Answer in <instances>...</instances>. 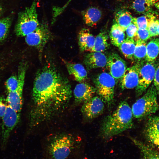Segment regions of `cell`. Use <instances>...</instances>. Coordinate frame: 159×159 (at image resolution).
Instances as JSON below:
<instances>
[{
    "label": "cell",
    "mask_w": 159,
    "mask_h": 159,
    "mask_svg": "<svg viewBox=\"0 0 159 159\" xmlns=\"http://www.w3.org/2000/svg\"><path fill=\"white\" fill-rule=\"evenodd\" d=\"M138 29L136 25L132 23L126 29L125 31L127 37L133 38L137 35Z\"/></svg>",
    "instance_id": "cell-33"
},
{
    "label": "cell",
    "mask_w": 159,
    "mask_h": 159,
    "mask_svg": "<svg viewBox=\"0 0 159 159\" xmlns=\"http://www.w3.org/2000/svg\"><path fill=\"white\" fill-rule=\"evenodd\" d=\"M95 37L89 30L83 28L80 30L78 35V42L81 51L91 52L93 48Z\"/></svg>",
    "instance_id": "cell-17"
},
{
    "label": "cell",
    "mask_w": 159,
    "mask_h": 159,
    "mask_svg": "<svg viewBox=\"0 0 159 159\" xmlns=\"http://www.w3.org/2000/svg\"><path fill=\"white\" fill-rule=\"evenodd\" d=\"M151 37L147 29H138L136 37V40H140L146 42Z\"/></svg>",
    "instance_id": "cell-32"
},
{
    "label": "cell",
    "mask_w": 159,
    "mask_h": 159,
    "mask_svg": "<svg viewBox=\"0 0 159 159\" xmlns=\"http://www.w3.org/2000/svg\"><path fill=\"white\" fill-rule=\"evenodd\" d=\"M106 66L109 74L115 80H120L127 68L125 61L115 53H111L107 57Z\"/></svg>",
    "instance_id": "cell-12"
},
{
    "label": "cell",
    "mask_w": 159,
    "mask_h": 159,
    "mask_svg": "<svg viewBox=\"0 0 159 159\" xmlns=\"http://www.w3.org/2000/svg\"><path fill=\"white\" fill-rule=\"evenodd\" d=\"M7 103L3 96H0V119H1L6 109Z\"/></svg>",
    "instance_id": "cell-34"
},
{
    "label": "cell",
    "mask_w": 159,
    "mask_h": 159,
    "mask_svg": "<svg viewBox=\"0 0 159 159\" xmlns=\"http://www.w3.org/2000/svg\"><path fill=\"white\" fill-rule=\"evenodd\" d=\"M158 35H159V20H158Z\"/></svg>",
    "instance_id": "cell-38"
},
{
    "label": "cell",
    "mask_w": 159,
    "mask_h": 159,
    "mask_svg": "<svg viewBox=\"0 0 159 159\" xmlns=\"http://www.w3.org/2000/svg\"><path fill=\"white\" fill-rule=\"evenodd\" d=\"M36 7L37 2L34 0L30 6L19 13L15 27V32L17 36H26L39 25Z\"/></svg>",
    "instance_id": "cell-5"
},
{
    "label": "cell",
    "mask_w": 159,
    "mask_h": 159,
    "mask_svg": "<svg viewBox=\"0 0 159 159\" xmlns=\"http://www.w3.org/2000/svg\"><path fill=\"white\" fill-rule=\"evenodd\" d=\"M159 0H135L132 2V8L136 12L143 14L147 17H152L151 8Z\"/></svg>",
    "instance_id": "cell-20"
},
{
    "label": "cell",
    "mask_w": 159,
    "mask_h": 159,
    "mask_svg": "<svg viewBox=\"0 0 159 159\" xmlns=\"http://www.w3.org/2000/svg\"><path fill=\"white\" fill-rule=\"evenodd\" d=\"M139 62L127 68L123 76L120 80V85L122 90L136 87L139 82Z\"/></svg>",
    "instance_id": "cell-14"
},
{
    "label": "cell",
    "mask_w": 159,
    "mask_h": 159,
    "mask_svg": "<svg viewBox=\"0 0 159 159\" xmlns=\"http://www.w3.org/2000/svg\"><path fill=\"white\" fill-rule=\"evenodd\" d=\"M135 144L139 149L141 159H159V152L141 141L131 138Z\"/></svg>",
    "instance_id": "cell-21"
},
{
    "label": "cell",
    "mask_w": 159,
    "mask_h": 159,
    "mask_svg": "<svg viewBox=\"0 0 159 159\" xmlns=\"http://www.w3.org/2000/svg\"><path fill=\"white\" fill-rule=\"evenodd\" d=\"M133 17L127 11H121L115 15V23L117 24L125 32L128 26L132 22Z\"/></svg>",
    "instance_id": "cell-26"
},
{
    "label": "cell",
    "mask_w": 159,
    "mask_h": 159,
    "mask_svg": "<svg viewBox=\"0 0 159 159\" xmlns=\"http://www.w3.org/2000/svg\"><path fill=\"white\" fill-rule=\"evenodd\" d=\"M157 95L156 90L152 85L144 95L133 104L131 109L133 116L140 119L156 112L159 108Z\"/></svg>",
    "instance_id": "cell-4"
},
{
    "label": "cell",
    "mask_w": 159,
    "mask_h": 159,
    "mask_svg": "<svg viewBox=\"0 0 159 159\" xmlns=\"http://www.w3.org/2000/svg\"><path fill=\"white\" fill-rule=\"evenodd\" d=\"M131 108L125 100L104 119L100 128L102 136L107 139L131 128L133 125Z\"/></svg>",
    "instance_id": "cell-2"
},
{
    "label": "cell",
    "mask_w": 159,
    "mask_h": 159,
    "mask_svg": "<svg viewBox=\"0 0 159 159\" xmlns=\"http://www.w3.org/2000/svg\"><path fill=\"white\" fill-rule=\"evenodd\" d=\"M83 18L86 24L93 27L100 20L102 13L98 8L93 6L88 8L83 12Z\"/></svg>",
    "instance_id": "cell-19"
},
{
    "label": "cell",
    "mask_w": 159,
    "mask_h": 159,
    "mask_svg": "<svg viewBox=\"0 0 159 159\" xmlns=\"http://www.w3.org/2000/svg\"><path fill=\"white\" fill-rule=\"evenodd\" d=\"M159 54V38H155L150 41L146 45L145 61L154 62Z\"/></svg>",
    "instance_id": "cell-24"
},
{
    "label": "cell",
    "mask_w": 159,
    "mask_h": 159,
    "mask_svg": "<svg viewBox=\"0 0 159 159\" xmlns=\"http://www.w3.org/2000/svg\"><path fill=\"white\" fill-rule=\"evenodd\" d=\"M96 92L95 87L91 85L79 83L76 86L73 91L75 101L77 103H84L93 97Z\"/></svg>",
    "instance_id": "cell-15"
},
{
    "label": "cell",
    "mask_w": 159,
    "mask_h": 159,
    "mask_svg": "<svg viewBox=\"0 0 159 159\" xmlns=\"http://www.w3.org/2000/svg\"><path fill=\"white\" fill-rule=\"evenodd\" d=\"M125 31L116 24L111 27L109 36L112 44L119 47L125 39Z\"/></svg>",
    "instance_id": "cell-23"
},
{
    "label": "cell",
    "mask_w": 159,
    "mask_h": 159,
    "mask_svg": "<svg viewBox=\"0 0 159 159\" xmlns=\"http://www.w3.org/2000/svg\"><path fill=\"white\" fill-rule=\"evenodd\" d=\"M136 42L133 38L127 37L119 47L121 52L127 59L134 60V53Z\"/></svg>",
    "instance_id": "cell-22"
},
{
    "label": "cell",
    "mask_w": 159,
    "mask_h": 159,
    "mask_svg": "<svg viewBox=\"0 0 159 159\" xmlns=\"http://www.w3.org/2000/svg\"><path fill=\"white\" fill-rule=\"evenodd\" d=\"M140 63L139 82L135 88L137 97L140 96L149 87L154 79L157 64L153 62L143 61Z\"/></svg>",
    "instance_id": "cell-7"
},
{
    "label": "cell",
    "mask_w": 159,
    "mask_h": 159,
    "mask_svg": "<svg viewBox=\"0 0 159 159\" xmlns=\"http://www.w3.org/2000/svg\"><path fill=\"white\" fill-rule=\"evenodd\" d=\"M50 37L47 26L42 23L34 31L25 37V41L28 45L35 47L42 52Z\"/></svg>",
    "instance_id": "cell-10"
},
{
    "label": "cell",
    "mask_w": 159,
    "mask_h": 159,
    "mask_svg": "<svg viewBox=\"0 0 159 159\" xmlns=\"http://www.w3.org/2000/svg\"><path fill=\"white\" fill-rule=\"evenodd\" d=\"M144 134L148 142L159 147V117L149 116L145 125Z\"/></svg>",
    "instance_id": "cell-13"
},
{
    "label": "cell",
    "mask_w": 159,
    "mask_h": 159,
    "mask_svg": "<svg viewBox=\"0 0 159 159\" xmlns=\"http://www.w3.org/2000/svg\"><path fill=\"white\" fill-rule=\"evenodd\" d=\"M72 97L68 80L52 64L44 66L34 82L30 125L38 126L61 113L67 107Z\"/></svg>",
    "instance_id": "cell-1"
},
{
    "label": "cell",
    "mask_w": 159,
    "mask_h": 159,
    "mask_svg": "<svg viewBox=\"0 0 159 159\" xmlns=\"http://www.w3.org/2000/svg\"><path fill=\"white\" fill-rule=\"evenodd\" d=\"M116 80L109 73L102 72L93 79L96 92L104 102L109 106L114 100Z\"/></svg>",
    "instance_id": "cell-6"
},
{
    "label": "cell",
    "mask_w": 159,
    "mask_h": 159,
    "mask_svg": "<svg viewBox=\"0 0 159 159\" xmlns=\"http://www.w3.org/2000/svg\"><path fill=\"white\" fill-rule=\"evenodd\" d=\"M18 76L15 75L11 76L7 79L5 85L8 93L16 89L18 86Z\"/></svg>",
    "instance_id": "cell-30"
},
{
    "label": "cell",
    "mask_w": 159,
    "mask_h": 159,
    "mask_svg": "<svg viewBox=\"0 0 159 159\" xmlns=\"http://www.w3.org/2000/svg\"><path fill=\"white\" fill-rule=\"evenodd\" d=\"M136 45L134 53V59L138 62H141L145 59L146 53V43L140 40H136Z\"/></svg>",
    "instance_id": "cell-27"
},
{
    "label": "cell",
    "mask_w": 159,
    "mask_h": 159,
    "mask_svg": "<svg viewBox=\"0 0 159 159\" xmlns=\"http://www.w3.org/2000/svg\"><path fill=\"white\" fill-rule=\"evenodd\" d=\"M109 46L107 33L102 32L95 37L94 46L90 52H102L107 49Z\"/></svg>",
    "instance_id": "cell-25"
},
{
    "label": "cell",
    "mask_w": 159,
    "mask_h": 159,
    "mask_svg": "<svg viewBox=\"0 0 159 159\" xmlns=\"http://www.w3.org/2000/svg\"><path fill=\"white\" fill-rule=\"evenodd\" d=\"M20 114L7 104L6 110L1 118V140L3 147H5L11 133L19 122Z\"/></svg>",
    "instance_id": "cell-9"
},
{
    "label": "cell",
    "mask_w": 159,
    "mask_h": 159,
    "mask_svg": "<svg viewBox=\"0 0 159 159\" xmlns=\"http://www.w3.org/2000/svg\"><path fill=\"white\" fill-rule=\"evenodd\" d=\"M11 24V19L9 17H6L0 19V43L6 37Z\"/></svg>",
    "instance_id": "cell-28"
},
{
    "label": "cell",
    "mask_w": 159,
    "mask_h": 159,
    "mask_svg": "<svg viewBox=\"0 0 159 159\" xmlns=\"http://www.w3.org/2000/svg\"><path fill=\"white\" fill-rule=\"evenodd\" d=\"M69 74L75 80L82 82L87 78V73L86 69L81 64L68 62L63 60Z\"/></svg>",
    "instance_id": "cell-18"
},
{
    "label": "cell",
    "mask_w": 159,
    "mask_h": 159,
    "mask_svg": "<svg viewBox=\"0 0 159 159\" xmlns=\"http://www.w3.org/2000/svg\"><path fill=\"white\" fill-rule=\"evenodd\" d=\"M159 10V1L157 2L154 5Z\"/></svg>",
    "instance_id": "cell-37"
},
{
    "label": "cell",
    "mask_w": 159,
    "mask_h": 159,
    "mask_svg": "<svg viewBox=\"0 0 159 159\" xmlns=\"http://www.w3.org/2000/svg\"><path fill=\"white\" fill-rule=\"evenodd\" d=\"M148 19L147 29L149 31L151 37L158 36V20H155L152 17Z\"/></svg>",
    "instance_id": "cell-29"
},
{
    "label": "cell",
    "mask_w": 159,
    "mask_h": 159,
    "mask_svg": "<svg viewBox=\"0 0 159 159\" xmlns=\"http://www.w3.org/2000/svg\"><path fill=\"white\" fill-rule=\"evenodd\" d=\"M72 0H68L63 6H62V9L63 10H65Z\"/></svg>",
    "instance_id": "cell-36"
},
{
    "label": "cell",
    "mask_w": 159,
    "mask_h": 159,
    "mask_svg": "<svg viewBox=\"0 0 159 159\" xmlns=\"http://www.w3.org/2000/svg\"><path fill=\"white\" fill-rule=\"evenodd\" d=\"M154 85L159 95V63L156 67L154 79Z\"/></svg>",
    "instance_id": "cell-35"
},
{
    "label": "cell",
    "mask_w": 159,
    "mask_h": 159,
    "mask_svg": "<svg viewBox=\"0 0 159 159\" xmlns=\"http://www.w3.org/2000/svg\"><path fill=\"white\" fill-rule=\"evenodd\" d=\"M26 70V65L21 66L18 74V86L15 90L8 93L6 99L9 106L20 114L23 105V91Z\"/></svg>",
    "instance_id": "cell-8"
},
{
    "label": "cell",
    "mask_w": 159,
    "mask_h": 159,
    "mask_svg": "<svg viewBox=\"0 0 159 159\" xmlns=\"http://www.w3.org/2000/svg\"><path fill=\"white\" fill-rule=\"evenodd\" d=\"M74 136L63 133L48 140L44 151L46 159H68L75 155L80 145Z\"/></svg>",
    "instance_id": "cell-3"
},
{
    "label": "cell",
    "mask_w": 159,
    "mask_h": 159,
    "mask_svg": "<svg viewBox=\"0 0 159 159\" xmlns=\"http://www.w3.org/2000/svg\"><path fill=\"white\" fill-rule=\"evenodd\" d=\"M2 11V9L0 7V15H1V14Z\"/></svg>",
    "instance_id": "cell-39"
},
{
    "label": "cell",
    "mask_w": 159,
    "mask_h": 159,
    "mask_svg": "<svg viewBox=\"0 0 159 159\" xmlns=\"http://www.w3.org/2000/svg\"><path fill=\"white\" fill-rule=\"evenodd\" d=\"M104 103L99 96L93 97L83 103L81 111L86 119H93L103 113L105 108Z\"/></svg>",
    "instance_id": "cell-11"
},
{
    "label": "cell",
    "mask_w": 159,
    "mask_h": 159,
    "mask_svg": "<svg viewBox=\"0 0 159 159\" xmlns=\"http://www.w3.org/2000/svg\"><path fill=\"white\" fill-rule=\"evenodd\" d=\"M107 57L102 52H90L84 57V63L89 70L105 67L106 66Z\"/></svg>",
    "instance_id": "cell-16"
},
{
    "label": "cell",
    "mask_w": 159,
    "mask_h": 159,
    "mask_svg": "<svg viewBox=\"0 0 159 159\" xmlns=\"http://www.w3.org/2000/svg\"><path fill=\"white\" fill-rule=\"evenodd\" d=\"M148 19L146 16H143L133 18L132 23L138 29H147Z\"/></svg>",
    "instance_id": "cell-31"
}]
</instances>
